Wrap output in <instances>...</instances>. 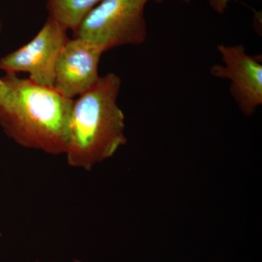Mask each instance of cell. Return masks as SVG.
Wrapping results in <instances>:
<instances>
[{
	"instance_id": "1",
	"label": "cell",
	"mask_w": 262,
	"mask_h": 262,
	"mask_svg": "<svg viewBox=\"0 0 262 262\" xmlns=\"http://www.w3.org/2000/svg\"><path fill=\"white\" fill-rule=\"evenodd\" d=\"M0 88V124L24 147L65 154L74 99L53 88L7 73Z\"/></svg>"
},
{
	"instance_id": "2",
	"label": "cell",
	"mask_w": 262,
	"mask_h": 262,
	"mask_svg": "<svg viewBox=\"0 0 262 262\" xmlns=\"http://www.w3.org/2000/svg\"><path fill=\"white\" fill-rule=\"evenodd\" d=\"M121 83L106 74L74 100L65 152L70 166L91 170L126 144L125 115L117 105Z\"/></svg>"
},
{
	"instance_id": "3",
	"label": "cell",
	"mask_w": 262,
	"mask_h": 262,
	"mask_svg": "<svg viewBox=\"0 0 262 262\" xmlns=\"http://www.w3.org/2000/svg\"><path fill=\"white\" fill-rule=\"evenodd\" d=\"M150 0H102L74 31V37L103 51L143 44L147 37L145 8Z\"/></svg>"
},
{
	"instance_id": "4",
	"label": "cell",
	"mask_w": 262,
	"mask_h": 262,
	"mask_svg": "<svg viewBox=\"0 0 262 262\" xmlns=\"http://www.w3.org/2000/svg\"><path fill=\"white\" fill-rule=\"evenodd\" d=\"M68 39L67 29L48 16L30 42L0 59V70L6 73L27 72L29 80L53 88L57 61Z\"/></svg>"
},
{
	"instance_id": "5",
	"label": "cell",
	"mask_w": 262,
	"mask_h": 262,
	"mask_svg": "<svg viewBox=\"0 0 262 262\" xmlns=\"http://www.w3.org/2000/svg\"><path fill=\"white\" fill-rule=\"evenodd\" d=\"M222 63L212 66L213 77L229 80V93L246 116L262 105V64L259 56L248 54L243 45L216 46Z\"/></svg>"
},
{
	"instance_id": "6",
	"label": "cell",
	"mask_w": 262,
	"mask_h": 262,
	"mask_svg": "<svg viewBox=\"0 0 262 262\" xmlns=\"http://www.w3.org/2000/svg\"><path fill=\"white\" fill-rule=\"evenodd\" d=\"M103 53L86 39H69L57 61L53 89L70 99L89 91L99 80L98 64Z\"/></svg>"
},
{
	"instance_id": "7",
	"label": "cell",
	"mask_w": 262,
	"mask_h": 262,
	"mask_svg": "<svg viewBox=\"0 0 262 262\" xmlns=\"http://www.w3.org/2000/svg\"><path fill=\"white\" fill-rule=\"evenodd\" d=\"M102 0H48V16L67 30L75 31L81 22Z\"/></svg>"
},
{
	"instance_id": "8",
	"label": "cell",
	"mask_w": 262,
	"mask_h": 262,
	"mask_svg": "<svg viewBox=\"0 0 262 262\" xmlns=\"http://www.w3.org/2000/svg\"><path fill=\"white\" fill-rule=\"evenodd\" d=\"M210 7L219 14H224L231 0H208Z\"/></svg>"
},
{
	"instance_id": "9",
	"label": "cell",
	"mask_w": 262,
	"mask_h": 262,
	"mask_svg": "<svg viewBox=\"0 0 262 262\" xmlns=\"http://www.w3.org/2000/svg\"><path fill=\"white\" fill-rule=\"evenodd\" d=\"M158 3H161L165 1V0H155ZM181 1L183 2V3H186V4H188V3H190L191 2L193 1V0H181Z\"/></svg>"
},
{
	"instance_id": "10",
	"label": "cell",
	"mask_w": 262,
	"mask_h": 262,
	"mask_svg": "<svg viewBox=\"0 0 262 262\" xmlns=\"http://www.w3.org/2000/svg\"><path fill=\"white\" fill-rule=\"evenodd\" d=\"M2 28V24H0V30H1ZM2 84H3V80H2V78H0V88H1Z\"/></svg>"
},
{
	"instance_id": "11",
	"label": "cell",
	"mask_w": 262,
	"mask_h": 262,
	"mask_svg": "<svg viewBox=\"0 0 262 262\" xmlns=\"http://www.w3.org/2000/svg\"><path fill=\"white\" fill-rule=\"evenodd\" d=\"M36 262H40V261H36ZM74 262H81L80 261H79V260H75Z\"/></svg>"
},
{
	"instance_id": "12",
	"label": "cell",
	"mask_w": 262,
	"mask_h": 262,
	"mask_svg": "<svg viewBox=\"0 0 262 262\" xmlns=\"http://www.w3.org/2000/svg\"><path fill=\"white\" fill-rule=\"evenodd\" d=\"M1 235H2V234H1V233H0V237H1Z\"/></svg>"
}]
</instances>
